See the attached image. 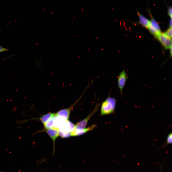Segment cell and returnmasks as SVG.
I'll return each instance as SVG.
<instances>
[{"instance_id":"obj_1","label":"cell","mask_w":172,"mask_h":172,"mask_svg":"<svg viewBox=\"0 0 172 172\" xmlns=\"http://www.w3.org/2000/svg\"><path fill=\"white\" fill-rule=\"evenodd\" d=\"M101 103L100 115L103 116L114 113L117 100L110 96V93Z\"/></svg>"},{"instance_id":"obj_2","label":"cell","mask_w":172,"mask_h":172,"mask_svg":"<svg viewBox=\"0 0 172 172\" xmlns=\"http://www.w3.org/2000/svg\"><path fill=\"white\" fill-rule=\"evenodd\" d=\"M147 11L150 18L148 28L151 33L157 38L161 32L159 24L152 16L148 6Z\"/></svg>"},{"instance_id":"obj_3","label":"cell","mask_w":172,"mask_h":172,"mask_svg":"<svg viewBox=\"0 0 172 172\" xmlns=\"http://www.w3.org/2000/svg\"><path fill=\"white\" fill-rule=\"evenodd\" d=\"M87 88L86 87L82 95L74 104L68 108L62 109L58 111L56 113V115L58 117L63 118L66 120H68L71 111L74 106L79 102Z\"/></svg>"},{"instance_id":"obj_4","label":"cell","mask_w":172,"mask_h":172,"mask_svg":"<svg viewBox=\"0 0 172 172\" xmlns=\"http://www.w3.org/2000/svg\"><path fill=\"white\" fill-rule=\"evenodd\" d=\"M128 78L127 74L124 69L120 73L118 78V86L121 96L123 95V90Z\"/></svg>"},{"instance_id":"obj_5","label":"cell","mask_w":172,"mask_h":172,"mask_svg":"<svg viewBox=\"0 0 172 172\" xmlns=\"http://www.w3.org/2000/svg\"><path fill=\"white\" fill-rule=\"evenodd\" d=\"M100 104L98 102L96 104L92 112L90 113L85 118L77 123L75 125V128H85L88 122L91 117L97 111Z\"/></svg>"},{"instance_id":"obj_6","label":"cell","mask_w":172,"mask_h":172,"mask_svg":"<svg viewBox=\"0 0 172 172\" xmlns=\"http://www.w3.org/2000/svg\"><path fill=\"white\" fill-rule=\"evenodd\" d=\"M161 42L165 50L169 49L172 46V38L164 33H161L157 38Z\"/></svg>"},{"instance_id":"obj_7","label":"cell","mask_w":172,"mask_h":172,"mask_svg":"<svg viewBox=\"0 0 172 172\" xmlns=\"http://www.w3.org/2000/svg\"><path fill=\"white\" fill-rule=\"evenodd\" d=\"M75 125L68 120L63 123L58 129L59 131L67 133H71L75 129Z\"/></svg>"},{"instance_id":"obj_8","label":"cell","mask_w":172,"mask_h":172,"mask_svg":"<svg viewBox=\"0 0 172 172\" xmlns=\"http://www.w3.org/2000/svg\"><path fill=\"white\" fill-rule=\"evenodd\" d=\"M96 126V125L94 124L86 128H75L74 130L71 133V136H76L82 135L88 131L93 130Z\"/></svg>"},{"instance_id":"obj_9","label":"cell","mask_w":172,"mask_h":172,"mask_svg":"<svg viewBox=\"0 0 172 172\" xmlns=\"http://www.w3.org/2000/svg\"><path fill=\"white\" fill-rule=\"evenodd\" d=\"M48 135L52 139L54 144V148L55 141L56 139L59 135V131L58 129L50 128L45 129L44 130Z\"/></svg>"},{"instance_id":"obj_10","label":"cell","mask_w":172,"mask_h":172,"mask_svg":"<svg viewBox=\"0 0 172 172\" xmlns=\"http://www.w3.org/2000/svg\"><path fill=\"white\" fill-rule=\"evenodd\" d=\"M136 11L139 18L138 23L143 27L148 28L150 23V20L140 14L137 10H136Z\"/></svg>"},{"instance_id":"obj_11","label":"cell","mask_w":172,"mask_h":172,"mask_svg":"<svg viewBox=\"0 0 172 172\" xmlns=\"http://www.w3.org/2000/svg\"><path fill=\"white\" fill-rule=\"evenodd\" d=\"M56 115V113H49L43 115L40 119L44 124L49 118Z\"/></svg>"},{"instance_id":"obj_12","label":"cell","mask_w":172,"mask_h":172,"mask_svg":"<svg viewBox=\"0 0 172 172\" xmlns=\"http://www.w3.org/2000/svg\"><path fill=\"white\" fill-rule=\"evenodd\" d=\"M56 115L46 121L44 124V126L45 129L51 128L52 127L54 119Z\"/></svg>"},{"instance_id":"obj_13","label":"cell","mask_w":172,"mask_h":172,"mask_svg":"<svg viewBox=\"0 0 172 172\" xmlns=\"http://www.w3.org/2000/svg\"><path fill=\"white\" fill-rule=\"evenodd\" d=\"M172 142V134L171 133H170L168 135L166 140V141L163 145V146L165 147L167 145L171 144Z\"/></svg>"},{"instance_id":"obj_14","label":"cell","mask_w":172,"mask_h":172,"mask_svg":"<svg viewBox=\"0 0 172 172\" xmlns=\"http://www.w3.org/2000/svg\"><path fill=\"white\" fill-rule=\"evenodd\" d=\"M59 135L61 138H67L71 136V133H67L59 131Z\"/></svg>"},{"instance_id":"obj_15","label":"cell","mask_w":172,"mask_h":172,"mask_svg":"<svg viewBox=\"0 0 172 172\" xmlns=\"http://www.w3.org/2000/svg\"><path fill=\"white\" fill-rule=\"evenodd\" d=\"M164 33L168 36L172 38V27H169Z\"/></svg>"},{"instance_id":"obj_16","label":"cell","mask_w":172,"mask_h":172,"mask_svg":"<svg viewBox=\"0 0 172 172\" xmlns=\"http://www.w3.org/2000/svg\"><path fill=\"white\" fill-rule=\"evenodd\" d=\"M172 9L171 6H169L167 9V14L170 18H172Z\"/></svg>"},{"instance_id":"obj_17","label":"cell","mask_w":172,"mask_h":172,"mask_svg":"<svg viewBox=\"0 0 172 172\" xmlns=\"http://www.w3.org/2000/svg\"><path fill=\"white\" fill-rule=\"evenodd\" d=\"M9 50L10 49L4 48L0 45V53L7 51Z\"/></svg>"},{"instance_id":"obj_18","label":"cell","mask_w":172,"mask_h":172,"mask_svg":"<svg viewBox=\"0 0 172 172\" xmlns=\"http://www.w3.org/2000/svg\"><path fill=\"white\" fill-rule=\"evenodd\" d=\"M169 27H172V18H170L169 21Z\"/></svg>"},{"instance_id":"obj_19","label":"cell","mask_w":172,"mask_h":172,"mask_svg":"<svg viewBox=\"0 0 172 172\" xmlns=\"http://www.w3.org/2000/svg\"><path fill=\"white\" fill-rule=\"evenodd\" d=\"M170 50V55L171 56H172V46H171L169 49Z\"/></svg>"},{"instance_id":"obj_20","label":"cell","mask_w":172,"mask_h":172,"mask_svg":"<svg viewBox=\"0 0 172 172\" xmlns=\"http://www.w3.org/2000/svg\"></svg>"}]
</instances>
